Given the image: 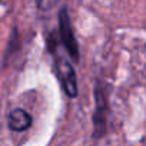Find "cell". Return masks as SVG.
I'll list each match as a JSON object with an SVG mask.
<instances>
[{
    "label": "cell",
    "instance_id": "6da1fadb",
    "mask_svg": "<svg viewBox=\"0 0 146 146\" xmlns=\"http://www.w3.org/2000/svg\"><path fill=\"white\" fill-rule=\"evenodd\" d=\"M59 36L60 40L67 52V54L72 57V60L79 62L80 59V52H79V43L76 40L75 32H73V26L69 17V12L66 7H62L59 10Z\"/></svg>",
    "mask_w": 146,
    "mask_h": 146
},
{
    "label": "cell",
    "instance_id": "7a4b0ae2",
    "mask_svg": "<svg viewBox=\"0 0 146 146\" xmlns=\"http://www.w3.org/2000/svg\"><path fill=\"white\" fill-rule=\"evenodd\" d=\"M54 72H56V76H57L62 88H63V92L72 99L78 98V95H79L78 76H76L75 67L72 66V63L64 57H56Z\"/></svg>",
    "mask_w": 146,
    "mask_h": 146
},
{
    "label": "cell",
    "instance_id": "3957f363",
    "mask_svg": "<svg viewBox=\"0 0 146 146\" xmlns=\"http://www.w3.org/2000/svg\"><path fill=\"white\" fill-rule=\"evenodd\" d=\"M96 96V110L93 115V136L102 137L106 132V117H108V99L105 90L98 86L95 90Z\"/></svg>",
    "mask_w": 146,
    "mask_h": 146
},
{
    "label": "cell",
    "instance_id": "277c9868",
    "mask_svg": "<svg viewBox=\"0 0 146 146\" xmlns=\"http://www.w3.org/2000/svg\"><path fill=\"white\" fill-rule=\"evenodd\" d=\"M9 127L15 132L26 130L32 126V116L25 109H13L7 117Z\"/></svg>",
    "mask_w": 146,
    "mask_h": 146
},
{
    "label": "cell",
    "instance_id": "5b68a950",
    "mask_svg": "<svg viewBox=\"0 0 146 146\" xmlns=\"http://www.w3.org/2000/svg\"><path fill=\"white\" fill-rule=\"evenodd\" d=\"M43 2H44V0H37V6L39 7H43Z\"/></svg>",
    "mask_w": 146,
    "mask_h": 146
}]
</instances>
